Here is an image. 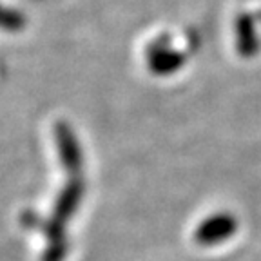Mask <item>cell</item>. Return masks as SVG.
Here are the masks:
<instances>
[{
	"label": "cell",
	"instance_id": "6da1fadb",
	"mask_svg": "<svg viewBox=\"0 0 261 261\" xmlns=\"http://www.w3.org/2000/svg\"><path fill=\"white\" fill-rule=\"evenodd\" d=\"M236 218L228 212H220V214H212L205 221H201L196 228V241L203 247H211L225 241L236 232Z\"/></svg>",
	"mask_w": 261,
	"mask_h": 261
},
{
	"label": "cell",
	"instance_id": "3957f363",
	"mask_svg": "<svg viewBox=\"0 0 261 261\" xmlns=\"http://www.w3.org/2000/svg\"><path fill=\"white\" fill-rule=\"evenodd\" d=\"M86 185H84V179L82 178H73L69 184L62 189V192L58 194L57 203L53 208V216L51 220L58 221V223L65 225V221L73 216L76 208L80 207V201L84 198V191H86Z\"/></svg>",
	"mask_w": 261,
	"mask_h": 261
},
{
	"label": "cell",
	"instance_id": "7a4b0ae2",
	"mask_svg": "<svg viewBox=\"0 0 261 261\" xmlns=\"http://www.w3.org/2000/svg\"><path fill=\"white\" fill-rule=\"evenodd\" d=\"M55 138H57V147L58 152H60L62 165L69 172L78 174V171L82 167V152L71 127L64 122H58L55 125Z\"/></svg>",
	"mask_w": 261,
	"mask_h": 261
},
{
	"label": "cell",
	"instance_id": "5b68a950",
	"mask_svg": "<svg viewBox=\"0 0 261 261\" xmlns=\"http://www.w3.org/2000/svg\"><path fill=\"white\" fill-rule=\"evenodd\" d=\"M20 221H22V225H24V227L37 228V227H42V221H44V220H42L38 214H35L33 211H29V212H24V214H22Z\"/></svg>",
	"mask_w": 261,
	"mask_h": 261
},
{
	"label": "cell",
	"instance_id": "277c9868",
	"mask_svg": "<svg viewBox=\"0 0 261 261\" xmlns=\"http://www.w3.org/2000/svg\"><path fill=\"white\" fill-rule=\"evenodd\" d=\"M25 25V18L20 11H15L11 8L0 6V29L8 33H18Z\"/></svg>",
	"mask_w": 261,
	"mask_h": 261
}]
</instances>
